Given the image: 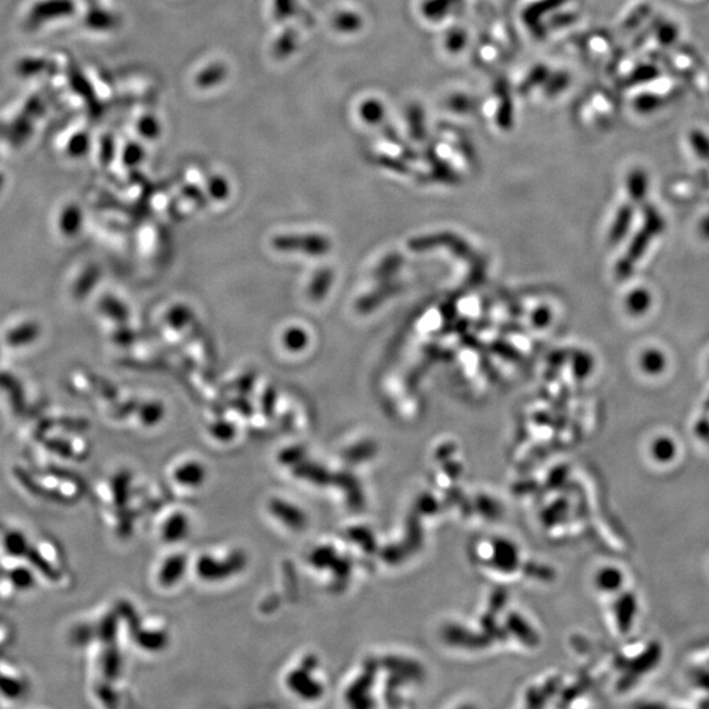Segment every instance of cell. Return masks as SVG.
Returning a JSON list of instances; mask_svg holds the SVG:
<instances>
[{"label":"cell","mask_w":709,"mask_h":709,"mask_svg":"<svg viewBox=\"0 0 709 709\" xmlns=\"http://www.w3.org/2000/svg\"><path fill=\"white\" fill-rule=\"evenodd\" d=\"M664 230V219L659 210L655 205L642 204V228L633 236L627 253L616 265V275L620 280L628 279L632 275L635 264L644 256L655 236H659Z\"/></svg>","instance_id":"obj_1"},{"label":"cell","mask_w":709,"mask_h":709,"mask_svg":"<svg viewBox=\"0 0 709 709\" xmlns=\"http://www.w3.org/2000/svg\"><path fill=\"white\" fill-rule=\"evenodd\" d=\"M245 565V560L239 555L230 557L228 561H219L209 555H204L199 560L197 572L201 578L207 581H221L241 570Z\"/></svg>","instance_id":"obj_2"},{"label":"cell","mask_w":709,"mask_h":709,"mask_svg":"<svg viewBox=\"0 0 709 709\" xmlns=\"http://www.w3.org/2000/svg\"><path fill=\"white\" fill-rule=\"evenodd\" d=\"M628 195L637 205H642L649 192V175L644 168L635 167L626 178Z\"/></svg>","instance_id":"obj_3"},{"label":"cell","mask_w":709,"mask_h":709,"mask_svg":"<svg viewBox=\"0 0 709 709\" xmlns=\"http://www.w3.org/2000/svg\"><path fill=\"white\" fill-rule=\"evenodd\" d=\"M666 96L662 95V92L653 91V90H645V91L638 92L636 96L632 99V107L637 113L649 116L655 112L661 110L666 104Z\"/></svg>","instance_id":"obj_4"},{"label":"cell","mask_w":709,"mask_h":709,"mask_svg":"<svg viewBox=\"0 0 709 709\" xmlns=\"http://www.w3.org/2000/svg\"><path fill=\"white\" fill-rule=\"evenodd\" d=\"M635 216V208L632 204H624L618 210V214L609 231V239L612 243H618L627 236Z\"/></svg>","instance_id":"obj_5"},{"label":"cell","mask_w":709,"mask_h":709,"mask_svg":"<svg viewBox=\"0 0 709 709\" xmlns=\"http://www.w3.org/2000/svg\"><path fill=\"white\" fill-rule=\"evenodd\" d=\"M653 304L652 293L646 288H635L629 292L626 299L627 311L633 317H641L647 313Z\"/></svg>","instance_id":"obj_6"},{"label":"cell","mask_w":709,"mask_h":709,"mask_svg":"<svg viewBox=\"0 0 709 709\" xmlns=\"http://www.w3.org/2000/svg\"><path fill=\"white\" fill-rule=\"evenodd\" d=\"M205 475H207V472H205L204 466L196 461L183 464L182 466H179V469H176V472L173 474L175 481L180 483L183 486H188V488L200 486L205 480Z\"/></svg>","instance_id":"obj_7"},{"label":"cell","mask_w":709,"mask_h":709,"mask_svg":"<svg viewBox=\"0 0 709 709\" xmlns=\"http://www.w3.org/2000/svg\"><path fill=\"white\" fill-rule=\"evenodd\" d=\"M686 144L690 147L692 154L698 159L709 161V133L701 127H691L687 130Z\"/></svg>","instance_id":"obj_8"},{"label":"cell","mask_w":709,"mask_h":709,"mask_svg":"<svg viewBox=\"0 0 709 709\" xmlns=\"http://www.w3.org/2000/svg\"><path fill=\"white\" fill-rule=\"evenodd\" d=\"M271 511L276 518L280 519L288 527L301 528L305 524L304 514L292 506L291 503L280 500H275L271 503Z\"/></svg>","instance_id":"obj_9"},{"label":"cell","mask_w":709,"mask_h":709,"mask_svg":"<svg viewBox=\"0 0 709 709\" xmlns=\"http://www.w3.org/2000/svg\"><path fill=\"white\" fill-rule=\"evenodd\" d=\"M185 569V558L182 555H173L167 558L159 570V582L163 586H173L182 578Z\"/></svg>","instance_id":"obj_10"},{"label":"cell","mask_w":709,"mask_h":709,"mask_svg":"<svg viewBox=\"0 0 709 709\" xmlns=\"http://www.w3.org/2000/svg\"><path fill=\"white\" fill-rule=\"evenodd\" d=\"M666 356L658 348H647L640 356V367L649 376H658L666 369Z\"/></svg>","instance_id":"obj_11"},{"label":"cell","mask_w":709,"mask_h":709,"mask_svg":"<svg viewBox=\"0 0 709 709\" xmlns=\"http://www.w3.org/2000/svg\"><path fill=\"white\" fill-rule=\"evenodd\" d=\"M187 532H188V521L185 517L179 514L168 519L162 529L164 540L167 543H176L182 540L183 537L187 536Z\"/></svg>","instance_id":"obj_12"},{"label":"cell","mask_w":709,"mask_h":709,"mask_svg":"<svg viewBox=\"0 0 709 709\" xmlns=\"http://www.w3.org/2000/svg\"><path fill=\"white\" fill-rule=\"evenodd\" d=\"M288 686L291 687V690L302 696H314L318 692L317 684L311 679L309 681L306 674L301 670L294 671L291 674V676H288Z\"/></svg>","instance_id":"obj_13"},{"label":"cell","mask_w":709,"mask_h":709,"mask_svg":"<svg viewBox=\"0 0 709 709\" xmlns=\"http://www.w3.org/2000/svg\"><path fill=\"white\" fill-rule=\"evenodd\" d=\"M225 67L221 64H212L208 66L202 73L199 75L197 83L201 87H212L214 84H219L224 76H225Z\"/></svg>","instance_id":"obj_14"},{"label":"cell","mask_w":709,"mask_h":709,"mask_svg":"<svg viewBox=\"0 0 709 709\" xmlns=\"http://www.w3.org/2000/svg\"><path fill=\"white\" fill-rule=\"evenodd\" d=\"M652 451H653L655 459L669 461L675 454V444H674L673 440L669 437H659L653 442Z\"/></svg>","instance_id":"obj_15"},{"label":"cell","mask_w":709,"mask_h":709,"mask_svg":"<svg viewBox=\"0 0 709 709\" xmlns=\"http://www.w3.org/2000/svg\"><path fill=\"white\" fill-rule=\"evenodd\" d=\"M138 133L147 139L161 136V122L154 116H144L138 121Z\"/></svg>","instance_id":"obj_16"},{"label":"cell","mask_w":709,"mask_h":709,"mask_svg":"<svg viewBox=\"0 0 709 709\" xmlns=\"http://www.w3.org/2000/svg\"><path fill=\"white\" fill-rule=\"evenodd\" d=\"M138 644L141 647L144 646L150 650L162 649V645H164V635L162 636V633L158 632H142L138 636Z\"/></svg>","instance_id":"obj_17"},{"label":"cell","mask_w":709,"mask_h":709,"mask_svg":"<svg viewBox=\"0 0 709 709\" xmlns=\"http://www.w3.org/2000/svg\"><path fill=\"white\" fill-rule=\"evenodd\" d=\"M294 0H273V15L277 20H285L291 18L294 12Z\"/></svg>","instance_id":"obj_18"},{"label":"cell","mask_w":709,"mask_h":709,"mask_svg":"<svg viewBox=\"0 0 709 709\" xmlns=\"http://www.w3.org/2000/svg\"><path fill=\"white\" fill-rule=\"evenodd\" d=\"M282 340L288 350H299L305 342L304 333H302V330H299V328H291V330L288 328L287 333L284 334Z\"/></svg>","instance_id":"obj_19"},{"label":"cell","mask_w":709,"mask_h":709,"mask_svg":"<svg viewBox=\"0 0 709 709\" xmlns=\"http://www.w3.org/2000/svg\"><path fill=\"white\" fill-rule=\"evenodd\" d=\"M678 36V29L673 24L667 23L661 25L657 33V40L664 46L671 45Z\"/></svg>","instance_id":"obj_20"},{"label":"cell","mask_w":709,"mask_h":709,"mask_svg":"<svg viewBox=\"0 0 709 709\" xmlns=\"http://www.w3.org/2000/svg\"><path fill=\"white\" fill-rule=\"evenodd\" d=\"M210 193L214 197H226L228 196V182H225L222 178H214L209 184Z\"/></svg>","instance_id":"obj_21"},{"label":"cell","mask_w":709,"mask_h":709,"mask_svg":"<svg viewBox=\"0 0 709 709\" xmlns=\"http://www.w3.org/2000/svg\"><path fill=\"white\" fill-rule=\"evenodd\" d=\"M141 159H144V149L139 146L130 145L125 150V162L127 164H136Z\"/></svg>","instance_id":"obj_22"},{"label":"cell","mask_w":709,"mask_h":709,"mask_svg":"<svg viewBox=\"0 0 709 709\" xmlns=\"http://www.w3.org/2000/svg\"><path fill=\"white\" fill-rule=\"evenodd\" d=\"M701 234L704 239L709 241V214L701 222Z\"/></svg>","instance_id":"obj_23"}]
</instances>
